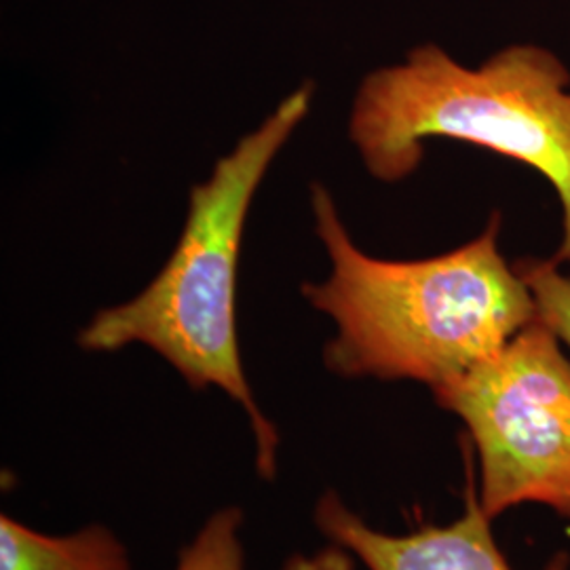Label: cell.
I'll return each mask as SVG.
<instances>
[{
  "mask_svg": "<svg viewBox=\"0 0 570 570\" xmlns=\"http://www.w3.org/2000/svg\"><path fill=\"white\" fill-rule=\"evenodd\" d=\"M433 395L468 428L490 520L527 503L570 518V362L550 327L534 320Z\"/></svg>",
  "mask_w": 570,
  "mask_h": 570,
  "instance_id": "cell-4",
  "label": "cell"
},
{
  "mask_svg": "<svg viewBox=\"0 0 570 570\" xmlns=\"http://www.w3.org/2000/svg\"><path fill=\"white\" fill-rule=\"evenodd\" d=\"M311 98L313 85L305 82L216 164L212 176L193 188L183 237L155 282L129 303L100 311L79 334L85 351L142 343L176 367L190 387L223 389L249 416L256 468L265 480L277 473L279 433L256 404L239 357L237 263L254 193L305 119Z\"/></svg>",
  "mask_w": 570,
  "mask_h": 570,
  "instance_id": "cell-2",
  "label": "cell"
},
{
  "mask_svg": "<svg viewBox=\"0 0 570 570\" xmlns=\"http://www.w3.org/2000/svg\"><path fill=\"white\" fill-rule=\"evenodd\" d=\"M515 271L532 292L539 320L570 348V277L553 261H522Z\"/></svg>",
  "mask_w": 570,
  "mask_h": 570,
  "instance_id": "cell-8",
  "label": "cell"
},
{
  "mask_svg": "<svg viewBox=\"0 0 570 570\" xmlns=\"http://www.w3.org/2000/svg\"><path fill=\"white\" fill-rule=\"evenodd\" d=\"M284 570H353L351 556L338 548H326L315 556H294Z\"/></svg>",
  "mask_w": 570,
  "mask_h": 570,
  "instance_id": "cell-9",
  "label": "cell"
},
{
  "mask_svg": "<svg viewBox=\"0 0 570 570\" xmlns=\"http://www.w3.org/2000/svg\"><path fill=\"white\" fill-rule=\"evenodd\" d=\"M465 511L449 527H423L410 534L370 529L327 490L315 508V524L332 541L357 553L370 570H513L492 537V520L482 510L475 489L473 454L463 444ZM569 553L560 551L546 570H569Z\"/></svg>",
  "mask_w": 570,
  "mask_h": 570,
  "instance_id": "cell-5",
  "label": "cell"
},
{
  "mask_svg": "<svg viewBox=\"0 0 570 570\" xmlns=\"http://www.w3.org/2000/svg\"><path fill=\"white\" fill-rule=\"evenodd\" d=\"M0 570H131L129 556L104 527L49 537L0 518Z\"/></svg>",
  "mask_w": 570,
  "mask_h": 570,
  "instance_id": "cell-6",
  "label": "cell"
},
{
  "mask_svg": "<svg viewBox=\"0 0 570 570\" xmlns=\"http://www.w3.org/2000/svg\"><path fill=\"white\" fill-rule=\"evenodd\" d=\"M570 72L551 51L510 45L480 68H465L438 45L367 75L353 104L348 136L367 171L407 178L428 138L494 150L539 169L562 204L556 265L570 261Z\"/></svg>",
  "mask_w": 570,
  "mask_h": 570,
  "instance_id": "cell-3",
  "label": "cell"
},
{
  "mask_svg": "<svg viewBox=\"0 0 570 570\" xmlns=\"http://www.w3.org/2000/svg\"><path fill=\"white\" fill-rule=\"evenodd\" d=\"M242 522L244 513L237 508L214 513L183 550L176 570H244V548L237 537Z\"/></svg>",
  "mask_w": 570,
  "mask_h": 570,
  "instance_id": "cell-7",
  "label": "cell"
},
{
  "mask_svg": "<svg viewBox=\"0 0 570 570\" xmlns=\"http://www.w3.org/2000/svg\"><path fill=\"white\" fill-rule=\"evenodd\" d=\"M311 193L332 273L303 292L338 327L326 346L332 372L419 381L435 391L539 320L529 285L499 252V214L478 239L454 252L393 263L355 247L322 184H313Z\"/></svg>",
  "mask_w": 570,
  "mask_h": 570,
  "instance_id": "cell-1",
  "label": "cell"
}]
</instances>
